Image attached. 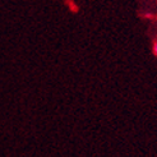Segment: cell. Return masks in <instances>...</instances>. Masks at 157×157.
Returning a JSON list of instances; mask_svg holds the SVG:
<instances>
[{"instance_id":"6da1fadb","label":"cell","mask_w":157,"mask_h":157,"mask_svg":"<svg viewBox=\"0 0 157 157\" xmlns=\"http://www.w3.org/2000/svg\"><path fill=\"white\" fill-rule=\"evenodd\" d=\"M153 54L157 55V41L153 42Z\"/></svg>"}]
</instances>
